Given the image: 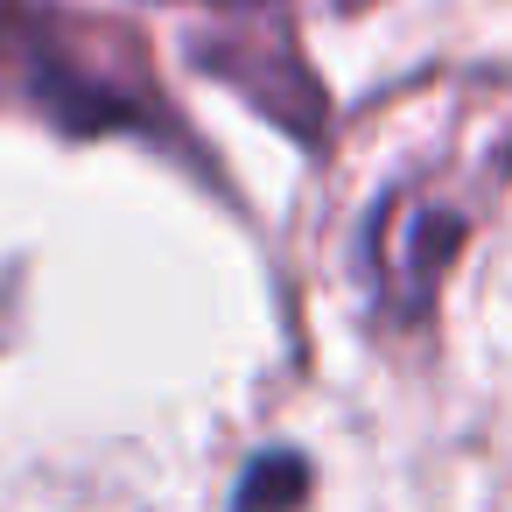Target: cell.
Returning a JSON list of instances; mask_svg holds the SVG:
<instances>
[{
	"mask_svg": "<svg viewBox=\"0 0 512 512\" xmlns=\"http://www.w3.org/2000/svg\"><path fill=\"white\" fill-rule=\"evenodd\" d=\"M295 491H302V463L295 456H260L253 470H246V491H239V512H281V505H295Z\"/></svg>",
	"mask_w": 512,
	"mask_h": 512,
	"instance_id": "2",
	"label": "cell"
},
{
	"mask_svg": "<svg viewBox=\"0 0 512 512\" xmlns=\"http://www.w3.org/2000/svg\"><path fill=\"white\" fill-rule=\"evenodd\" d=\"M456 232H463L456 211H407V218H393V253H379V281L407 288V309H421L435 274L456 253Z\"/></svg>",
	"mask_w": 512,
	"mask_h": 512,
	"instance_id": "1",
	"label": "cell"
}]
</instances>
